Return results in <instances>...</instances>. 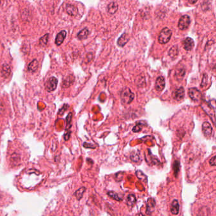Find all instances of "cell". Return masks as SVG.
I'll list each match as a JSON object with an SVG mask.
<instances>
[{
    "instance_id": "obj_25",
    "label": "cell",
    "mask_w": 216,
    "mask_h": 216,
    "mask_svg": "<svg viewBox=\"0 0 216 216\" xmlns=\"http://www.w3.org/2000/svg\"><path fill=\"white\" fill-rule=\"evenodd\" d=\"M136 199L134 195H129L128 197V205L129 206H133L136 203Z\"/></svg>"
},
{
    "instance_id": "obj_16",
    "label": "cell",
    "mask_w": 216,
    "mask_h": 216,
    "mask_svg": "<svg viewBox=\"0 0 216 216\" xmlns=\"http://www.w3.org/2000/svg\"><path fill=\"white\" fill-rule=\"evenodd\" d=\"M171 211L172 214L177 215L179 211V205L177 200H174L171 203Z\"/></svg>"
},
{
    "instance_id": "obj_3",
    "label": "cell",
    "mask_w": 216,
    "mask_h": 216,
    "mask_svg": "<svg viewBox=\"0 0 216 216\" xmlns=\"http://www.w3.org/2000/svg\"><path fill=\"white\" fill-rule=\"evenodd\" d=\"M188 96L190 98L195 102H198L202 99V94L201 92L196 88H190L188 90Z\"/></svg>"
},
{
    "instance_id": "obj_20",
    "label": "cell",
    "mask_w": 216,
    "mask_h": 216,
    "mask_svg": "<svg viewBox=\"0 0 216 216\" xmlns=\"http://www.w3.org/2000/svg\"><path fill=\"white\" fill-rule=\"evenodd\" d=\"M169 56L172 58L175 59L176 58L177 54H178V48L177 46H172L169 51Z\"/></svg>"
},
{
    "instance_id": "obj_27",
    "label": "cell",
    "mask_w": 216,
    "mask_h": 216,
    "mask_svg": "<svg viewBox=\"0 0 216 216\" xmlns=\"http://www.w3.org/2000/svg\"><path fill=\"white\" fill-rule=\"evenodd\" d=\"M48 37H49V34H47L45 35L43 38H41L40 39V44L42 46H46L47 44V43H48Z\"/></svg>"
},
{
    "instance_id": "obj_4",
    "label": "cell",
    "mask_w": 216,
    "mask_h": 216,
    "mask_svg": "<svg viewBox=\"0 0 216 216\" xmlns=\"http://www.w3.org/2000/svg\"><path fill=\"white\" fill-rule=\"evenodd\" d=\"M190 24V18L188 15H183L182 16L178 23V27L181 30H187Z\"/></svg>"
},
{
    "instance_id": "obj_14",
    "label": "cell",
    "mask_w": 216,
    "mask_h": 216,
    "mask_svg": "<svg viewBox=\"0 0 216 216\" xmlns=\"http://www.w3.org/2000/svg\"><path fill=\"white\" fill-rule=\"evenodd\" d=\"M155 206V200H153V198H150L148 200L147 202V209H146V213L148 214H150L154 210Z\"/></svg>"
},
{
    "instance_id": "obj_28",
    "label": "cell",
    "mask_w": 216,
    "mask_h": 216,
    "mask_svg": "<svg viewBox=\"0 0 216 216\" xmlns=\"http://www.w3.org/2000/svg\"><path fill=\"white\" fill-rule=\"evenodd\" d=\"M72 118V113H69V114L67 116V118H66V121H67V127H66V128H67V129H69L71 127Z\"/></svg>"
},
{
    "instance_id": "obj_7",
    "label": "cell",
    "mask_w": 216,
    "mask_h": 216,
    "mask_svg": "<svg viewBox=\"0 0 216 216\" xmlns=\"http://www.w3.org/2000/svg\"><path fill=\"white\" fill-rule=\"evenodd\" d=\"M57 83H58V80L57 79L52 77L48 79L46 83V89L48 92H51L54 91L57 87Z\"/></svg>"
},
{
    "instance_id": "obj_19",
    "label": "cell",
    "mask_w": 216,
    "mask_h": 216,
    "mask_svg": "<svg viewBox=\"0 0 216 216\" xmlns=\"http://www.w3.org/2000/svg\"><path fill=\"white\" fill-rule=\"evenodd\" d=\"M38 61L37 59H34L33 61H32L31 62H30L28 66V68H29V70L30 71V72H35L38 68Z\"/></svg>"
},
{
    "instance_id": "obj_6",
    "label": "cell",
    "mask_w": 216,
    "mask_h": 216,
    "mask_svg": "<svg viewBox=\"0 0 216 216\" xmlns=\"http://www.w3.org/2000/svg\"><path fill=\"white\" fill-rule=\"evenodd\" d=\"M202 108L204 110V111L212 118L213 124L215 123V110L209 104L207 103H203L202 104Z\"/></svg>"
},
{
    "instance_id": "obj_10",
    "label": "cell",
    "mask_w": 216,
    "mask_h": 216,
    "mask_svg": "<svg viewBox=\"0 0 216 216\" xmlns=\"http://www.w3.org/2000/svg\"><path fill=\"white\" fill-rule=\"evenodd\" d=\"M67 36V33L66 30H62L60 33H59L56 38L55 39V44L57 46H60L61 44L63 43L66 37Z\"/></svg>"
},
{
    "instance_id": "obj_12",
    "label": "cell",
    "mask_w": 216,
    "mask_h": 216,
    "mask_svg": "<svg viewBox=\"0 0 216 216\" xmlns=\"http://www.w3.org/2000/svg\"><path fill=\"white\" fill-rule=\"evenodd\" d=\"M129 37L127 34H123L118 39L117 44L119 46L123 47L129 41Z\"/></svg>"
},
{
    "instance_id": "obj_29",
    "label": "cell",
    "mask_w": 216,
    "mask_h": 216,
    "mask_svg": "<svg viewBox=\"0 0 216 216\" xmlns=\"http://www.w3.org/2000/svg\"><path fill=\"white\" fill-rule=\"evenodd\" d=\"M179 169H180L179 162L176 161H175V163L174 164V174L176 176L177 175V173L179 171Z\"/></svg>"
},
{
    "instance_id": "obj_11",
    "label": "cell",
    "mask_w": 216,
    "mask_h": 216,
    "mask_svg": "<svg viewBox=\"0 0 216 216\" xmlns=\"http://www.w3.org/2000/svg\"><path fill=\"white\" fill-rule=\"evenodd\" d=\"M194 41L190 38H187L183 42V47L186 51H191L194 47Z\"/></svg>"
},
{
    "instance_id": "obj_23",
    "label": "cell",
    "mask_w": 216,
    "mask_h": 216,
    "mask_svg": "<svg viewBox=\"0 0 216 216\" xmlns=\"http://www.w3.org/2000/svg\"><path fill=\"white\" fill-rule=\"evenodd\" d=\"M136 174L139 179L143 182H147V176L141 171H137L136 173Z\"/></svg>"
},
{
    "instance_id": "obj_1",
    "label": "cell",
    "mask_w": 216,
    "mask_h": 216,
    "mask_svg": "<svg viewBox=\"0 0 216 216\" xmlns=\"http://www.w3.org/2000/svg\"><path fill=\"white\" fill-rule=\"evenodd\" d=\"M120 98L123 103L129 104L131 103V102L134 100V94L129 88L126 87L121 91Z\"/></svg>"
},
{
    "instance_id": "obj_15",
    "label": "cell",
    "mask_w": 216,
    "mask_h": 216,
    "mask_svg": "<svg viewBox=\"0 0 216 216\" xmlns=\"http://www.w3.org/2000/svg\"><path fill=\"white\" fill-rule=\"evenodd\" d=\"M118 10V5L115 2H112L110 3L107 7V11L108 13L110 15L115 14Z\"/></svg>"
},
{
    "instance_id": "obj_21",
    "label": "cell",
    "mask_w": 216,
    "mask_h": 216,
    "mask_svg": "<svg viewBox=\"0 0 216 216\" xmlns=\"http://www.w3.org/2000/svg\"><path fill=\"white\" fill-rule=\"evenodd\" d=\"M185 75V70L184 68L177 69L175 72V77L178 81L181 80Z\"/></svg>"
},
{
    "instance_id": "obj_31",
    "label": "cell",
    "mask_w": 216,
    "mask_h": 216,
    "mask_svg": "<svg viewBox=\"0 0 216 216\" xmlns=\"http://www.w3.org/2000/svg\"><path fill=\"white\" fill-rule=\"evenodd\" d=\"M66 106V105H64V107H63L62 108H61V109L59 111V114H64V111L67 109V108H65Z\"/></svg>"
},
{
    "instance_id": "obj_2",
    "label": "cell",
    "mask_w": 216,
    "mask_h": 216,
    "mask_svg": "<svg viewBox=\"0 0 216 216\" xmlns=\"http://www.w3.org/2000/svg\"><path fill=\"white\" fill-rule=\"evenodd\" d=\"M172 36V31L169 28H164L162 30L159 36V42L161 44H167L171 39Z\"/></svg>"
},
{
    "instance_id": "obj_24",
    "label": "cell",
    "mask_w": 216,
    "mask_h": 216,
    "mask_svg": "<svg viewBox=\"0 0 216 216\" xmlns=\"http://www.w3.org/2000/svg\"><path fill=\"white\" fill-rule=\"evenodd\" d=\"M86 191V188L85 187H82L81 188H79V190H77L75 193V195L77 197V199L78 200H81V198L83 196V194L84 193V192Z\"/></svg>"
},
{
    "instance_id": "obj_18",
    "label": "cell",
    "mask_w": 216,
    "mask_h": 216,
    "mask_svg": "<svg viewBox=\"0 0 216 216\" xmlns=\"http://www.w3.org/2000/svg\"><path fill=\"white\" fill-rule=\"evenodd\" d=\"M89 30L87 28H85L82 29V30H81V31L78 33L77 38L80 40H82V39H86L87 37L89 35Z\"/></svg>"
},
{
    "instance_id": "obj_32",
    "label": "cell",
    "mask_w": 216,
    "mask_h": 216,
    "mask_svg": "<svg viewBox=\"0 0 216 216\" xmlns=\"http://www.w3.org/2000/svg\"><path fill=\"white\" fill-rule=\"evenodd\" d=\"M70 136H71V132H69L67 133H66L65 136H64L65 140H68L69 139V138H70Z\"/></svg>"
},
{
    "instance_id": "obj_33",
    "label": "cell",
    "mask_w": 216,
    "mask_h": 216,
    "mask_svg": "<svg viewBox=\"0 0 216 216\" xmlns=\"http://www.w3.org/2000/svg\"><path fill=\"white\" fill-rule=\"evenodd\" d=\"M197 1H198V0H189V2L191 4H195Z\"/></svg>"
},
{
    "instance_id": "obj_26",
    "label": "cell",
    "mask_w": 216,
    "mask_h": 216,
    "mask_svg": "<svg viewBox=\"0 0 216 216\" xmlns=\"http://www.w3.org/2000/svg\"><path fill=\"white\" fill-rule=\"evenodd\" d=\"M108 195H109L111 198H112L113 199H114V200H115L117 201H121L122 200V198H120V197L116 193H115L114 192H112V191L108 192Z\"/></svg>"
},
{
    "instance_id": "obj_17",
    "label": "cell",
    "mask_w": 216,
    "mask_h": 216,
    "mask_svg": "<svg viewBox=\"0 0 216 216\" xmlns=\"http://www.w3.org/2000/svg\"><path fill=\"white\" fill-rule=\"evenodd\" d=\"M11 73V69L8 65L4 64L2 67V76L5 78H8Z\"/></svg>"
},
{
    "instance_id": "obj_9",
    "label": "cell",
    "mask_w": 216,
    "mask_h": 216,
    "mask_svg": "<svg viewBox=\"0 0 216 216\" xmlns=\"http://www.w3.org/2000/svg\"><path fill=\"white\" fill-rule=\"evenodd\" d=\"M166 86V82H165V79L162 76L159 77L155 82V89L157 91H162L164 89Z\"/></svg>"
},
{
    "instance_id": "obj_30",
    "label": "cell",
    "mask_w": 216,
    "mask_h": 216,
    "mask_svg": "<svg viewBox=\"0 0 216 216\" xmlns=\"http://www.w3.org/2000/svg\"><path fill=\"white\" fill-rule=\"evenodd\" d=\"M209 163L212 166H215V156L212 158H211V159L209 161Z\"/></svg>"
},
{
    "instance_id": "obj_8",
    "label": "cell",
    "mask_w": 216,
    "mask_h": 216,
    "mask_svg": "<svg viewBox=\"0 0 216 216\" xmlns=\"http://www.w3.org/2000/svg\"><path fill=\"white\" fill-rule=\"evenodd\" d=\"M184 95H185L184 89L182 87H181L176 89L174 91H173L172 96L174 100L180 101L184 99Z\"/></svg>"
},
{
    "instance_id": "obj_13",
    "label": "cell",
    "mask_w": 216,
    "mask_h": 216,
    "mask_svg": "<svg viewBox=\"0 0 216 216\" xmlns=\"http://www.w3.org/2000/svg\"><path fill=\"white\" fill-rule=\"evenodd\" d=\"M66 11L67 13L71 16H76L78 13L77 8L75 6L70 4H67L66 5Z\"/></svg>"
},
{
    "instance_id": "obj_5",
    "label": "cell",
    "mask_w": 216,
    "mask_h": 216,
    "mask_svg": "<svg viewBox=\"0 0 216 216\" xmlns=\"http://www.w3.org/2000/svg\"><path fill=\"white\" fill-rule=\"evenodd\" d=\"M202 132L203 135L207 138H210L213 136V131L211 125L208 122H204L202 125Z\"/></svg>"
},
{
    "instance_id": "obj_22",
    "label": "cell",
    "mask_w": 216,
    "mask_h": 216,
    "mask_svg": "<svg viewBox=\"0 0 216 216\" xmlns=\"http://www.w3.org/2000/svg\"><path fill=\"white\" fill-rule=\"evenodd\" d=\"M74 80V77L72 75L69 76L68 77L66 78V79L63 82V84H62V87H69L72 82Z\"/></svg>"
}]
</instances>
